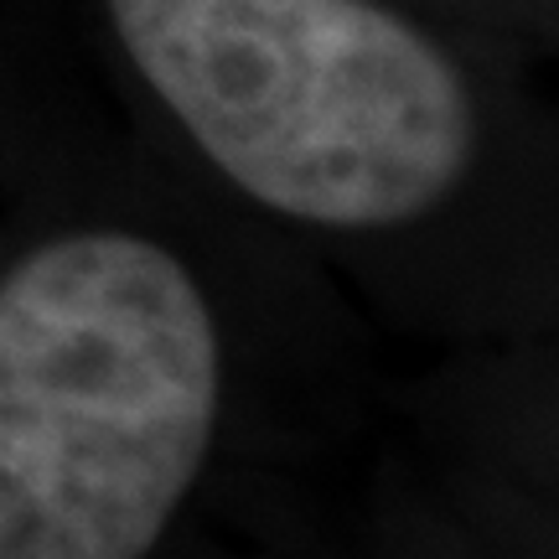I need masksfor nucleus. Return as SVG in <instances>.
I'll use <instances>...</instances> for the list:
<instances>
[{
  "label": "nucleus",
  "instance_id": "1",
  "mask_svg": "<svg viewBox=\"0 0 559 559\" xmlns=\"http://www.w3.org/2000/svg\"><path fill=\"white\" fill-rule=\"evenodd\" d=\"M218 326L160 243L73 234L0 280V559H145L218 425Z\"/></svg>",
  "mask_w": 559,
  "mask_h": 559
},
{
  "label": "nucleus",
  "instance_id": "2",
  "mask_svg": "<svg viewBox=\"0 0 559 559\" xmlns=\"http://www.w3.org/2000/svg\"><path fill=\"white\" fill-rule=\"evenodd\" d=\"M109 16L181 130L285 218L394 228L472 160L456 62L373 0H109Z\"/></svg>",
  "mask_w": 559,
  "mask_h": 559
}]
</instances>
